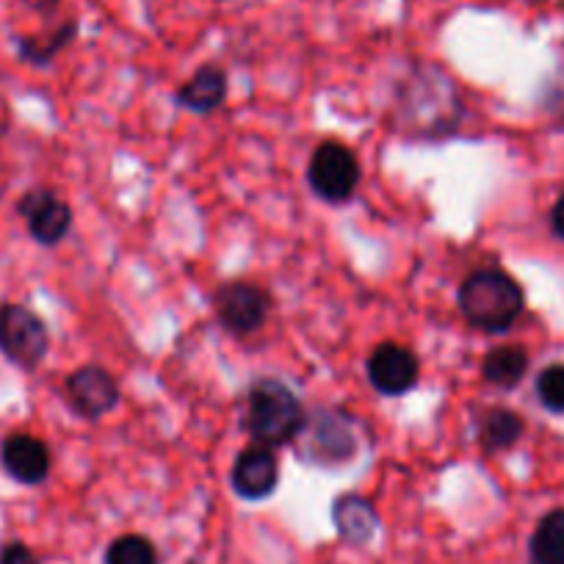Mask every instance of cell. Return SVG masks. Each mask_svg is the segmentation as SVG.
I'll return each instance as SVG.
<instances>
[{
  "label": "cell",
  "mask_w": 564,
  "mask_h": 564,
  "mask_svg": "<svg viewBox=\"0 0 564 564\" xmlns=\"http://www.w3.org/2000/svg\"><path fill=\"white\" fill-rule=\"evenodd\" d=\"M529 553L534 564H564V509H553L536 523Z\"/></svg>",
  "instance_id": "obj_16"
},
{
  "label": "cell",
  "mask_w": 564,
  "mask_h": 564,
  "mask_svg": "<svg viewBox=\"0 0 564 564\" xmlns=\"http://www.w3.org/2000/svg\"><path fill=\"white\" fill-rule=\"evenodd\" d=\"M302 463L344 465L355 457V432L340 412H313L294 441Z\"/></svg>",
  "instance_id": "obj_3"
},
{
  "label": "cell",
  "mask_w": 564,
  "mask_h": 564,
  "mask_svg": "<svg viewBox=\"0 0 564 564\" xmlns=\"http://www.w3.org/2000/svg\"><path fill=\"white\" fill-rule=\"evenodd\" d=\"M523 435V417L512 410H487L479 421V443L487 454L507 452Z\"/></svg>",
  "instance_id": "obj_14"
},
{
  "label": "cell",
  "mask_w": 564,
  "mask_h": 564,
  "mask_svg": "<svg viewBox=\"0 0 564 564\" xmlns=\"http://www.w3.org/2000/svg\"><path fill=\"white\" fill-rule=\"evenodd\" d=\"M73 36H75V23H69V25H64L62 31H56V36H53L51 42L23 40L20 42V53H23V58H29L31 64H45V62H51V58L56 56V53L62 51L69 40H73Z\"/></svg>",
  "instance_id": "obj_19"
},
{
  "label": "cell",
  "mask_w": 564,
  "mask_h": 564,
  "mask_svg": "<svg viewBox=\"0 0 564 564\" xmlns=\"http://www.w3.org/2000/svg\"><path fill=\"white\" fill-rule=\"evenodd\" d=\"M360 177V161L340 141H322L307 166V183L327 203H349Z\"/></svg>",
  "instance_id": "obj_4"
},
{
  "label": "cell",
  "mask_w": 564,
  "mask_h": 564,
  "mask_svg": "<svg viewBox=\"0 0 564 564\" xmlns=\"http://www.w3.org/2000/svg\"><path fill=\"white\" fill-rule=\"evenodd\" d=\"M3 470L20 485H42L51 474V452L34 435H9L0 446Z\"/></svg>",
  "instance_id": "obj_11"
},
{
  "label": "cell",
  "mask_w": 564,
  "mask_h": 564,
  "mask_svg": "<svg viewBox=\"0 0 564 564\" xmlns=\"http://www.w3.org/2000/svg\"><path fill=\"white\" fill-rule=\"evenodd\" d=\"M227 97V75L225 69L216 64H205L194 73L188 84L181 86L177 91V102L194 113H210L225 102Z\"/></svg>",
  "instance_id": "obj_12"
},
{
  "label": "cell",
  "mask_w": 564,
  "mask_h": 564,
  "mask_svg": "<svg viewBox=\"0 0 564 564\" xmlns=\"http://www.w3.org/2000/svg\"><path fill=\"white\" fill-rule=\"evenodd\" d=\"M230 481L236 496H241L243 501L269 498L280 485V465H276L274 448L260 446V443L243 448L236 463H232Z\"/></svg>",
  "instance_id": "obj_8"
},
{
  "label": "cell",
  "mask_w": 564,
  "mask_h": 564,
  "mask_svg": "<svg viewBox=\"0 0 564 564\" xmlns=\"http://www.w3.org/2000/svg\"><path fill=\"white\" fill-rule=\"evenodd\" d=\"M67 401L80 417L97 421L119 401V384L106 368L84 366L67 379Z\"/></svg>",
  "instance_id": "obj_9"
},
{
  "label": "cell",
  "mask_w": 564,
  "mask_h": 564,
  "mask_svg": "<svg viewBox=\"0 0 564 564\" xmlns=\"http://www.w3.org/2000/svg\"><path fill=\"white\" fill-rule=\"evenodd\" d=\"M106 564H161V558L148 536L122 534L108 545Z\"/></svg>",
  "instance_id": "obj_17"
},
{
  "label": "cell",
  "mask_w": 564,
  "mask_h": 564,
  "mask_svg": "<svg viewBox=\"0 0 564 564\" xmlns=\"http://www.w3.org/2000/svg\"><path fill=\"white\" fill-rule=\"evenodd\" d=\"M47 327L34 311L25 305H0V351L14 362V366L31 368L40 366L47 355Z\"/></svg>",
  "instance_id": "obj_5"
},
{
  "label": "cell",
  "mask_w": 564,
  "mask_h": 564,
  "mask_svg": "<svg viewBox=\"0 0 564 564\" xmlns=\"http://www.w3.org/2000/svg\"><path fill=\"white\" fill-rule=\"evenodd\" d=\"M20 216L29 225V232L34 236L36 243L42 247H56L67 238L69 227H73V210L64 199L47 188H34V192L23 194L18 203Z\"/></svg>",
  "instance_id": "obj_7"
},
{
  "label": "cell",
  "mask_w": 564,
  "mask_h": 564,
  "mask_svg": "<svg viewBox=\"0 0 564 564\" xmlns=\"http://www.w3.org/2000/svg\"><path fill=\"white\" fill-rule=\"evenodd\" d=\"M305 406L294 395L289 384L280 379H258L247 395V426L254 443L269 448L291 446L305 426Z\"/></svg>",
  "instance_id": "obj_1"
},
{
  "label": "cell",
  "mask_w": 564,
  "mask_h": 564,
  "mask_svg": "<svg viewBox=\"0 0 564 564\" xmlns=\"http://www.w3.org/2000/svg\"><path fill=\"white\" fill-rule=\"evenodd\" d=\"M0 564H40V558L34 556V551L25 542H9L0 551Z\"/></svg>",
  "instance_id": "obj_20"
},
{
  "label": "cell",
  "mask_w": 564,
  "mask_h": 564,
  "mask_svg": "<svg viewBox=\"0 0 564 564\" xmlns=\"http://www.w3.org/2000/svg\"><path fill=\"white\" fill-rule=\"evenodd\" d=\"M333 520L338 525V534L351 545H366L371 542L373 531H377V512L371 503L360 496H344L335 501Z\"/></svg>",
  "instance_id": "obj_13"
},
{
  "label": "cell",
  "mask_w": 564,
  "mask_h": 564,
  "mask_svg": "<svg viewBox=\"0 0 564 564\" xmlns=\"http://www.w3.org/2000/svg\"><path fill=\"white\" fill-rule=\"evenodd\" d=\"M529 371V355L520 346H496L481 360V377L496 388H514Z\"/></svg>",
  "instance_id": "obj_15"
},
{
  "label": "cell",
  "mask_w": 564,
  "mask_h": 564,
  "mask_svg": "<svg viewBox=\"0 0 564 564\" xmlns=\"http://www.w3.org/2000/svg\"><path fill=\"white\" fill-rule=\"evenodd\" d=\"M269 307V294L260 285L247 280L221 282L214 294L216 318L232 335H249L263 327Z\"/></svg>",
  "instance_id": "obj_6"
},
{
  "label": "cell",
  "mask_w": 564,
  "mask_h": 564,
  "mask_svg": "<svg viewBox=\"0 0 564 564\" xmlns=\"http://www.w3.org/2000/svg\"><path fill=\"white\" fill-rule=\"evenodd\" d=\"M459 311L485 333H507L523 313V289L501 269H479L459 285Z\"/></svg>",
  "instance_id": "obj_2"
},
{
  "label": "cell",
  "mask_w": 564,
  "mask_h": 564,
  "mask_svg": "<svg viewBox=\"0 0 564 564\" xmlns=\"http://www.w3.org/2000/svg\"><path fill=\"white\" fill-rule=\"evenodd\" d=\"M0 133H3V124H0Z\"/></svg>",
  "instance_id": "obj_22"
},
{
  "label": "cell",
  "mask_w": 564,
  "mask_h": 564,
  "mask_svg": "<svg viewBox=\"0 0 564 564\" xmlns=\"http://www.w3.org/2000/svg\"><path fill=\"white\" fill-rule=\"evenodd\" d=\"M551 225H553V232H556L558 238H564V194H562V197H558V203L553 205Z\"/></svg>",
  "instance_id": "obj_21"
},
{
  "label": "cell",
  "mask_w": 564,
  "mask_h": 564,
  "mask_svg": "<svg viewBox=\"0 0 564 564\" xmlns=\"http://www.w3.org/2000/svg\"><path fill=\"white\" fill-rule=\"evenodd\" d=\"M536 395H540V401L545 410L562 415L564 412V366L562 362L542 368L540 377H536Z\"/></svg>",
  "instance_id": "obj_18"
},
{
  "label": "cell",
  "mask_w": 564,
  "mask_h": 564,
  "mask_svg": "<svg viewBox=\"0 0 564 564\" xmlns=\"http://www.w3.org/2000/svg\"><path fill=\"white\" fill-rule=\"evenodd\" d=\"M366 368L368 379L382 395H404L417 382V357L399 344H379Z\"/></svg>",
  "instance_id": "obj_10"
}]
</instances>
